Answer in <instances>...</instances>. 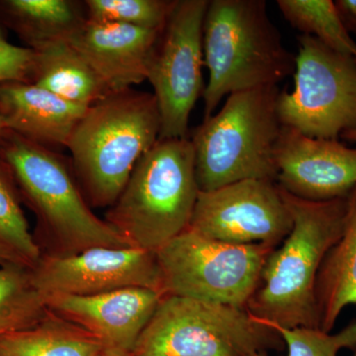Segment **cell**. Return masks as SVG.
<instances>
[{"instance_id": "obj_1", "label": "cell", "mask_w": 356, "mask_h": 356, "mask_svg": "<svg viewBox=\"0 0 356 356\" xmlns=\"http://www.w3.org/2000/svg\"><path fill=\"white\" fill-rule=\"evenodd\" d=\"M280 191L291 213L293 228L267 257L247 310L264 324L318 329V273L343 235L346 197L309 201L281 187Z\"/></svg>"}, {"instance_id": "obj_2", "label": "cell", "mask_w": 356, "mask_h": 356, "mask_svg": "<svg viewBox=\"0 0 356 356\" xmlns=\"http://www.w3.org/2000/svg\"><path fill=\"white\" fill-rule=\"evenodd\" d=\"M0 158L13 172L22 202L36 217L42 255L64 257L92 248H132L84 198L72 168L51 149L9 132Z\"/></svg>"}, {"instance_id": "obj_3", "label": "cell", "mask_w": 356, "mask_h": 356, "mask_svg": "<svg viewBox=\"0 0 356 356\" xmlns=\"http://www.w3.org/2000/svg\"><path fill=\"white\" fill-rule=\"evenodd\" d=\"M161 130L154 93L130 88L110 93L86 109L67 147L77 184L92 209H108L116 202Z\"/></svg>"}, {"instance_id": "obj_4", "label": "cell", "mask_w": 356, "mask_h": 356, "mask_svg": "<svg viewBox=\"0 0 356 356\" xmlns=\"http://www.w3.org/2000/svg\"><path fill=\"white\" fill-rule=\"evenodd\" d=\"M204 120L232 93L277 86L294 74L296 56L285 48L264 0H211L203 24Z\"/></svg>"}, {"instance_id": "obj_5", "label": "cell", "mask_w": 356, "mask_h": 356, "mask_svg": "<svg viewBox=\"0 0 356 356\" xmlns=\"http://www.w3.org/2000/svg\"><path fill=\"white\" fill-rule=\"evenodd\" d=\"M199 192L191 140L159 139L104 220L131 247L156 252L188 228Z\"/></svg>"}, {"instance_id": "obj_6", "label": "cell", "mask_w": 356, "mask_h": 356, "mask_svg": "<svg viewBox=\"0 0 356 356\" xmlns=\"http://www.w3.org/2000/svg\"><path fill=\"white\" fill-rule=\"evenodd\" d=\"M278 86L232 93L224 106L203 120L191 138L199 191L247 179L276 181L275 151L282 124Z\"/></svg>"}, {"instance_id": "obj_7", "label": "cell", "mask_w": 356, "mask_h": 356, "mask_svg": "<svg viewBox=\"0 0 356 356\" xmlns=\"http://www.w3.org/2000/svg\"><path fill=\"white\" fill-rule=\"evenodd\" d=\"M275 330L247 309L163 295L131 356H257L283 350Z\"/></svg>"}, {"instance_id": "obj_8", "label": "cell", "mask_w": 356, "mask_h": 356, "mask_svg": "<svg viewBox=\"0 0 356 356\" xmlns=\"http://www.w3.org/2000/svg\"><path fill=\"white\" fill-rule=\"evenodd\" d=\"M274 248L218 242L187 228L156 252L159 291L247 309Z\"/></svg>"}, {"instance_id": "obj_9", "label": "cell", "mask_w": 356, "mask_h": 356, "mask_svg": "<svg viewBox=\"0 0 356 356\" xmlns=\"http://www.w3.org/2000/svg\"><path fill=\"white\" fill-rule=\"evenodd\" d=\"M294 89L282 91L277 113L282 126L314 139L339 140L356 129V62L316 37H298Z\"/></svg>"}, {"instance_id": "obj_10", "label": "cell", "mask_w": 356, "mask_h": 356, "mask_svg": "<svg viewBox=\"0 0 356 356\" xmlns=\"http://www.w3.org/2000/svg\"><path fill=\"white\" fill-rule=\"evenodd\" d=\"M208 0H177L154 49L147 79L161 118L159 139L188 138L192 109L203 95V24Z\"/></svg>"}, {"instance_id": "obj_11", "label": "cell", "mask_w": 356, "mask_h": 356, "mask_svg": "<svg viewBox=\"0 0 356 356\" xmlns=\"http://www.w3.org/2000/svg\"><path fill=\"white\" fill-rule=\"evenodd\" d=\"M188 228L218 242L277 248L293 218L276 181L247 179L199 192Z\"/></svg>"}, {"instance_id": "obj_12", "label": "cell", "mask_w": 356, "mask_h": 356, "mask_svg": "<svg viewBox=\"0 0 356 356\" xmlns=\"http://www.w3.org/2000/svg\"><path fill=\"white\" fill-rule=\"evenodd\" d=\"M31 274L44 296H88L131 287L161 293L156 252L138 248H92L64 257L41 255Z\"/></svg>"}, {"instance_id": "obj_13", "label": "cell", "mask_w": 356, "mask_h": 356, "mask_svg": "<svg viewBox=\"0 0 356 356\" xmlns=\"http://www.w3.org/2000/svg\"><path fill=\"white\" fill-rule=\"evenodd\" d=\"M275 163L276 184L304 200L346 197L356 185V149L339 140L314 139L282 126Z\"/></svg>"}, {"instance_id": "obj_14", "label": "cell", "mask_w": 356, "mask_h": 356, "mask_svg": "<svg viewBox=\"0 0 356 356\" xmlns=\"http://www.w3.org/2000/svg\"><path fill=\"white\" fill-rule=\"evenodd\" d=\"M161 293L131 287L102 294L46 295L53 313L89 332L104 350L127 356L161 301Z\"/></svg>"}, {"instance_id": "obj_15", "label": "cell", "mask_w": 356, "mask_h": 356, "mask_svg": "<svg viewBox=\"0 0 356 356\" xmlns=\"http://www.w3.org/2000/svg\"><path fill=\"white\" fill-rule=\"evenodd\" d=\"M161 32L119 23L88 20L70 40L109 93L147 81Z\"/></svg>"}, {"instance_id": "obj_16", "label": "cell", "mask_w": 356, "mask_h": 356, "mask_svg": "<svg viewBox=\"0 0 356 356\" xmlns=\"http://www.w3.org/2000/svg\"><path fill=\"white\" fill-rule=\"evenodd\" d=\"M88 108L32 83L0 86V116L7 129L49 149L67 147Z\"/></svg>"}, {"instance_id": "obj_17", "label": "cell", "mask_w": 356, "mask_h": 356, "mask_svg": "<svg viewBox=\"0 0 356 356\" xmlns=\"http://www.w3.org/2000/svg\"><path fill=\"white\" fill-rule=\"evenodd\" d=\"M318 329L332 332L344 309L356 305V185L346 195L343 235L325 255L316 284Z\"/></svg>"}, {"instance_id": "obj_18", "label": "cell", "mask_w": 356, "mask_h": 356, "mask_svg": "<svg viewBox=\"0 0 356 356\" xmlns=\"http://www.w3.org/2000/svg\"><path fill=\"white\" fill-rule=\"evenodd\" d=\"M35 51L31 81L67 102L90 107L110 95L90 65L69 41Z\"/></svg>"}, {"instance_id": "obj_19", "label": "cell", "mask_w": 356, "mask_h": 356, "mask_svg": "<svg viewBox=\"0 0 356 356\" xmlns=\"http://www.w3.org/2000/svg\"><path fill=\"white\" fill-rule=\"evenodd\" d=\"M0 19L32 50L70 41L86 22L70 0H2Z\"/></svg>"}, {"instance_id": "obj_20", "label": "cell", "mask_w": 356, "mask_h": 356, "mask_svg": "<svg viewBox=\"0 0 356 356\" xmlns=\"http://www.w3.org/2000/svg\"><path fill=\"white\" fill-rule=\"evenodd\" d=\"M95 337L49 310L33 327L0 339V356H100Z\"/></svg>"}, {"instance_id": "obj_21", "label": "cell", "mask_w": 356, "mask_h": 356, "mask_svg": "<svg viewBox=\"0 0 356 356\" xmlns=\"http://www.w3.org/2000/svg\"><path fill=\"white\" fill-rule=\"evenodd\" d=\"M48 312L46 298L33 283L30 267L0 266V339L33 327Z\"/></svg>"}, {"instance_id": "obj_22", "label": "cell", "mask_w": 356, "mask_h": 356, "mask_svg": "<svg viewBox=\"0 0 356 356\" xmlns=\"http://www.w3.org/2000/svg\"><path fill=\"white\" fill-rule=\"evenodd\" d=\"M283 17L304 35L316 37L356 62V43L337 16L332 0H278Z\"/></svg>"}, {"instance_id": "obj_23", "label": "cell", "mask_w": 356, "mask_h": 356, "mask_svg": "<svg viewBox=\"0 0 356 356\" xmlns=\"http://www.w3.org/2000/svg\"><path fill=\"white\" fill-rule=\"evenodd\" d=\"M21 204L22 199L13 172L0 158V245L32 268L42 254Z\"/></svg>"}, {"instance_id": "obj_24", "label": "cell", "mask_w": 356, "mask_h": 356, "mask_svg": "<svg viewBox=\"0 0 356 356\" xmlns=\"http://www.w3.org/2000/svg\"><path fill=\"white\" fill-rule=\"evenodd\" d=\"M177 0H86L88 19L163 32Z\"/></svg>"}, {"instance_id": "obj_25", "label": "cell", "mask_w": 356, "mask_h": 356, "mask_svg": "<svg viewBox=\"0 0 356 356\" xmlns=\"http://www.w3.org/2000/svg\"><path fill=\"white\" fill-rule=\"evenodd\" d=\"M266 325L282 337L287 356H339L343 350L356 351V318L334 334L310 327L286 329L280 325Z\"/></svg>"}, {"instance_id": "obj_26", "label": "cell", "mask_w": 356, "mask_h": 356, "mask_svg": "<svg viewBox=\"0 0 356 356\" xmlns=\"http://www.w3.org/2000/svg\"><path fill=\"white\" fill-rule=\"evenodd\" d=\"M35 51L15 46L6 39L0 27V86L7 83H30Z\"/></svg>"}, {"instance_id": "obj_27", "label": "cell", "mask_w": 356, "mask_h": 356, "mask_svg": "<svg viewBox=\"0 0 356 356\" xmlns=\"http://www.w3.org/2000/svg\"><path fill=\"white\" fill-rule=\"evenodd\" d=\"M337 16L348 33L356 35V0L334 1Z\"/></svg>"}, {"instance_id": "obj_28", "label": "cell", "mask_w": 356, "mask_h": 356, "mask_svg": "<svg viewBox=\"0 0 356 356\" xmlns=\"http://www.w3.org/2000/svg\"><path fill=\"white\" fill-rule=\"evenodd\" d=\"M13 264H22V266H25V264H23L19 259H16L10 252H8L6 248H3L0 245V266Z\"/></svg>"}, {"instance_id": "obj_29", "label": "cell", "mask_w": 356, "mask_h": 356, "mask_svg": "<svg viewBox=\"0 0 356 356\" xmlns=\"http://www.w3.org/2000/svg\"><path fill=\"white\" fill-rule=\"evenodd\" d=\"M341 138L343 139L348 140V142L356 143V129H353V130L346 131V132H343L341 134Z\"/></svg>"}, {"instance_id": "obj_30", "label": "cell", "mask_w": 356, "mask_h": 356, "mask_svg": "<svg viewBox=\"0 0 356 356\" xmlns=\"http://www.w3.org/2000/svg\"><path fill=\"white\" fill-rule=\"evenodd\" d=\"M10 132V131L7 129L6 123H4L3 119L0 116V143L2 142V140L6 137L7 134Z\"/></svg>"}, {"instance_id": "obj_31", "label": "cell", "mask_w": 356, "mask_h": 356, "mask_svg": "<svg viewBox=\"0 0 356 356\" xmlns=\"http://www.w3.org/2000/svg\"><path fill=\"white\" fill-rule=\"evenodd\" d=\"M100 356H123L118 355V353H111V351L103 350Z\"/></svg>"}, {"instance_id": "obj_32", "label": "cell", "mask_w": 356, "mask_h": 356, "mask_svg": "<svg viewBox=\"0 0 356 356\" xmlns=\"http://www.w3.org/2000/svg\"><path fill=\"white\" fill-rule=\"evenodd\" d=\"M257 356H269L268 353H259V355H257Z\"/></svg>"}, {"instance_id": "obj_33", "label": "cell", "mask_w": 356, "mask_h": 356, "mask_svg": "<svg viewBox=\"0 0 356 356\" xmlns=\"http://www.w3.org/2000/svg\"><path fill=\"white\" fill-rule=\"evenodd\" d=\"M353 356H356V351H355V353H353Z\"/></svg>"}, {"instance_id": "obj_34", "label": "cell", "mask_w": 356, "mask_h": 356, "mask_svg": "<svg viewBox=\"0 0 356 356\" xmlns=\"http://www.w3.org/2000/svg\"><path fill=\"white\" fill-rule=\"evenodd\" d=\"M127 356H131V355H127Z\"/></svg>"}]
</instances>
